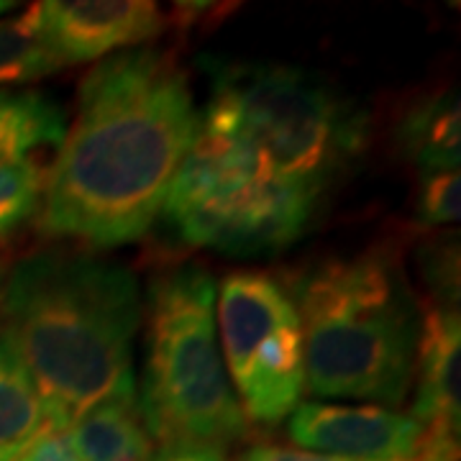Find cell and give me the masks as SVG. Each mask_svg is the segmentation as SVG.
Listing matches in <instances>:
<instances>
[{
  "label": "cell",
  "mask_w": 461,
  "mask_h": 461,
  "mask_svg": "<svg viewBox=\"0 0 461 461\" xmlns=\"http://www.w3.org/2000/svg\"><path fill=\"white\" fill-rule=\"evenodd\" d=\"M459 172H430L423 175L418 218L423 226H448L459 221Z\"/></svg>",
  "instance_id": "2e32d148"
},
{
  "label": "cell",
  "mask_w": 461,
  "mask_h": 461,
  "mask_svg": "<svg viewBox=\"0 0 461 461\" xmlns=\"http://www.w3.org/2000/svg\"><path fill=\"white\" fill-rule=\"evenodd\" d=\"M305 390L402 405L415 382L420 311L395 251L375 247L313 264L293 282Z\"/></svg>",
  "instance_id": "3957f363"
},
{
  "label": "cell",
  "mask_w": 461,
  "mask_h": 461,
  "mask_svg": "<svg viewBox=\"0 0 461 461\" xmlns=\"http://www.w3.org/2000/svg\"><path fill=\"white\" fill-rule=\"evenodd\" d=\"M0 297V330L29 369L51 430L136 395L144 300L129 267L83 249H44L14 267Z\"/></svg>",
  "instance_id": "7a4b0ae2"
},
{
  "label": "cell",
  "mask_w": 461,
  "mask_h": 461,
  "mask_svg": "<svg viewBox=\"0 0 461 461\" xmlns=\"http://www.w3.org/2000/svg\"><path fill=\"white\" fill-rule=\"evenodd\" d=\"M47 430L51 429L32 375L0 330V461H16Z\"/></svg>",
  "instance_id": "7c38bea8"
},
{
  "label": "cell",
  "mask_w": 461,
  "mask_h": 461,
  "mask_svg": "<svg viewBox=\"0 0 461 461\" xmlns=\"http://www.w3.org/2000/svg\"><path fill=\"white\" fill-rule=\"evenodd\" d=\"M397 461H459V436L426 429V438L418 451Z\"/></svg>",
  "instance_id": "e0dca14e"
},
{
  "label": "cell",
  "mask_w": 461,
  "mask_h": 461,
  "mask_svg": "<svg viewBox=\"0 0 461 461\" xmlns=\"http://www.w3.org/2000/svg\"><path fill=\"white\" fill-rule=\"evenodd\" d=\"M65 436L77 461H154V441L136 395L100 402Z\"/></svg>",
  "instance_id": "30bf717a"
},
{
  "label": "cell",
  "mask_w": 461,
  "mask_h": 461,
  "mask_svg": "<svg viewBox=\"0 0 461 461\" xmlns=\"http://www.w3.org/2000/svg\"><path fill=\"white\" fill-rule=\"evenodd\" d=\"M418 393L412 418L429 430L459 436L461 429V318L456 305H433L420 315L415 357Z\"/></svg>",
  "instance_id": "9c48e42d"
},
{
  "label": "cell",
  "mask_w": 461,
  "mask_h": 461,
  "mask_svg": "<svg viewBox=\"0 0 461 461\" xmlns=\"http://www.w3.org/2000/svg\"><path fill=\"white\" fill-rule=\"evenodd\" d=\"M139 408L159 448L223 451L247 436L218 344L215 282L198 264L167 269L149 285Z\"/></svg>",
  "instance_id": "277c9868"
},
{
  "label": "cell",
  "mask_w": 461,
  "mask_h": 461,
  "mask_svg": "<svg viewBox=\"0 0 461 461\" xmlns=\"http://www.w3.org/2000/svg\"><path fill=\"white\" fill-rule=\"evenodd\" d=\"M11 8H16V3H5V0H0V14H5V11H11Z\"/></svg>",
  "instance_id": "44dd1931"
},
{
  "label": "cell",
  "mask_w": 461,
  "mask_h": 461,
  "mask_svg": "<svg viewBox=\"0 0 461 461\" xmlns=\"http://www.w3.org/2000/svg\"><path fill=\"white\" fill-rule=\"evenodd\" d=\"M239 461H354V459H339V456H326V454H315L305 448H293V446H251L241 454Z\"/></svg>",
  "instance_id": "d6986e66"
},
{
  "label": "cell",
  "mask_w": 461,
  "mask_h": 461,
  "mask_svg": "<svg viewBox=\"0 0 461 461\" xmlns=\"http://www.w3.org/2000/svg\"><path fill=\"white\" fill-rule=\"evenodd\" d=\"M198 131L187 72L172 54L139 47L103 59L80 83L77 115L47 167L39 230L93 249L139 241Z\"/></svg>",
  "instance_id": "6da1fadb"
},
{
  "label": "cell",
  "mask_w": 461,
  "mask_h": 461,
  "mask_svg": "<svg viewBox=\"0 0 461 461\" xmlns=\"http://www.w3.org/2000/svg\"><path fill=\"white\" fill-rule=\"evenodd\" d=\"M318 198V187L282 175L257 151L200 123L162 211L190 247L262 257L295 244Z\"/></svg>",
  "instance_id": "8992f818"
},
{
  "label": "cell",
  "mask_w": 461,
  "mask_h": 461,
  "mask_svg": "<svg viewBox=\"0 0 461 461\" xmlns=\"http://www.w3.org/2000/svg\"><path fill=\"white\" fill-rule=\"evenodd\" d=\"M0 290H3V262H0Z\"/></svg>",
  "instance_id": "7402d4cb"
},
{
  "label": "cell",
  "mask_w": 461,
  "mask_h": 461,
  "mask_svg": "<svg viewBox=\"0 0 461 461\" xmlns=\"http://www.w3.org/2000/svg\"><path fill=\"white\" fill-rule=\"evenodd\" d=\"M65 131V113L54 100L36 90L0 87V162L59 147Z\"/></svg>",
  "instance_id": "4fadbf2b"
},
{
  "label": "cell",
  "mask_w": 461,
  "mask_h": 461,
  "mask_svg": "<svg viewBox=\"0 0 461 461\" xmlns=\"http://www.w3.org/2000/svg\"><path fill=\"white\" fill-rule=\"evenodd\" d=\"M297 448L354 461H397L418 451L426 426L412 415L377 405L300 402L287 418Z\"/></svg>",
  "instance_id": "ba28073f"
},
{
  "label": "cell",
  "mask_w": 461,
  "mask_h": 461,
  "mask_svg": "<svg viewBox=\"0 0 461 461\" xmlns=\"http://www.w3.org/2000/svg\"><path fill=\"white\" fill-rule=\"evenodd\" d=\"M211 100L200 123L257 151L277 172L326 190L364 149V115L308 69L205 62Z\"/></svg>",
  "instance_id": "5b68a950"
},
{
  "label": "cell",
  "mask_w": 461,
  "mask_h": 461,
  "mask_svg": "<svg viewBox=\"0 0 461 461\" xmlns=\"http://www.w3.org/2000/svg\"><path fill=\"white\" fill-rule=\"evenodd\" d=\"M154 461H226L223 451L198 448V446H180V448H162Z\"/></svg>",
  "instance_id": "ffe728a7"
},
{
  "label": "cell",
  "mask_w": 461,
  "mask_h": 461,
  "mask_svg": "<svg viewBox=\"0 0 461 461\" xmlns=\"http://www.w3.org/2000/svg\"><path fill=\"white\" fill-rule=\"evenodd\" d=\"M47 185V167L36 157L0 162V241L16 236L39 215Z\"/></svg>",
  "instance_id": "5bb4252c"
},
{
  "label": "cell",
  "mask_w": 461,
  "mask_h": 461,
  "mask_svg": "<svg viewBox=\"0 0 461 461\" xmlns=\"http://www.w3.org/2000/svg\"><path fill=\"white\" fill-rule=\"evenodd\" d=\"M23 16L0 23V85H29L62 69Z\"/></svg>",
  "instance_id": "9a60e30c"
},
{
  "label": "cell",
  "mask_w": 461,
  "mask_h": 461,
  "mask_svg": "<svg viewBox=\"0 0 461 461\" xmlns=\"http://www.w3.org/2000/svg\"><path fill=\"white\" fill-rule=\"evenodd\" d=\"M16 461H77V456H75V451H72L65 433L47 430Z\"/></svg>",
  "instance_id": "ac0fdd59"
},
{
  "label": "cell",
  "mask_w": 461,
  "mask_h": 461,
  "mask_svg": "<svg viewBox=\"0 0 461 461\" xmlns=\"http://www.w3.org/2000/svg\"><path fill=\"white\" fill-rule=\"evenodd\" d=\"M23 18L65 67L139 50L165 32V14L151 0H47Z\"/></svg>",
  "instance_id": "52a82bcc"
},
{
  "label": "cell",
  "mask_w": 461,
  "mask_h": 461,
  "mask_svg": "<svg viewBox=\"0 0 461 461\" xmlns=\"http://www.w3.org/2000/svg\"><path fill=\"white\" fill-rule=\"evenodd\" d=\"M397 139L415 165L430 172H459L461 115L456 93H438L415 103L397 126Z\"/></svg>",
  "instance_id": "8fae6325"
}]
</instances>
